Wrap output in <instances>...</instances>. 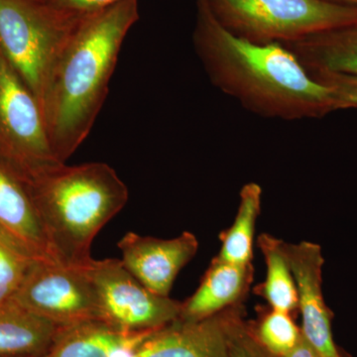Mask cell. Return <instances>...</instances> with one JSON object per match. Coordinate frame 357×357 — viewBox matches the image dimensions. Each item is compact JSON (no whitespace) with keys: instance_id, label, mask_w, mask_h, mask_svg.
<instances>
[{"instance_id":"1","label":"cell","mask_w":357,"mask_h":357,"mask_svg":"<svg viewBox=\"0 0 357 357\" xmlns=\"http://www.w3.org/2000/svg\"><path fill=\"white\" fill-rule=\"evenodd\" d=\"M192 43L213 86L252 114L294 121L342 110L335 91L312 77L287 47L239 38L204 0H197Z\"/></svg>"},{"instance_id":"2","label":"cell","mask_w":357,"mask_h":357,"mask_svg":"<svg viewBox=\"0 0 357 357\" xmlns=\"http://www.w3.org/2000/svg\"><path fill=\"white\" fill-rule=\"evenodd\" d=\"M138 20V0H122L84 14L59 56L45 86L41 107L52 150L61 163L91 132L122 44Z\"/></svg>"},{"instance_id":"3","label":"cell","mask_w":357,"mask_h":357,"mask_svg":"<svg viewBox=\"0 0 357 357\" xmlns=\"http://www.w3.org/2000/svg\"><path fill=\"white\" fill-rule=\"evenodd\" d=\"M26 178L56 261L86 267L96 234L128 204L123 181L102 162L55 164Z\"/></svg>"},{"instance_id":"4","label":"cell","mask_w":357,"mask_h":357,"mask_svg":"<svg viewBox=\"0 0 357 357\" xmlns=\"http://www.w3.org/2000/svg\"><path fill=\"white\" fill-rule=\"evenodd\" d=\"M204 1L225 29L255 44H290L357 24V6L328 0Z\"/></svg>"},{"instance_id":"5","label":"cell","mask_w":357,"mask_h":357,"mask_svg":"<svg viewBox=\"0 0 357 357\" xmlns=\"http://www.w3.org/2000/svg\"><path fill=\"white\" fill-rule=\"evenodd\" d=\"M81 16L47 0H0V51L40 105L51 70Z\"/></svg>"},{"instance_id":"6","label":"cell","mask_w":357,"mask_h":357,"mask_svg":"<svg viewBox=\"0 0 357 357\" xmlns=\"http://www.w3.org/2000/svg\"><path fill=\"white\" fill-rule=\"evenodd\" d=\"M0 157L26 178L61 163L52 150L38 98L0 51Z\"/></svg>"},{"instance_id":"7","label":"cell","mask_w":357,"mask_h":357,"mask_svg":"<svg viewBox=\"0 0 357 357\" xmlns=\"http://www.w3.org/2000/svg\"><path fill=\"white\" fill-rule=\"evenodd\" d=\"M84 269L95 287L100 321L119 332H152L180 316L182 302L148 290L121 260L91 259Z\"/></svg>"},{"instance_id":"8","label":"cell","mask_w":357,"mask_h":357,"mask_svg":"<svg viewBox=\"0 0 357 357\" xmlns=\"http://www.w3.org/2000/svg\"><path fill=\"white\" fill-rule=\"evenodd\" d=\"M11 301L59 326L100 321L95 287L84 268L35 260Z\"/></svg>"},{"instance_id":"9","label":"cell","mask_w":357,"mask_h":357,"mask_svg":"<svg viewBox=\"0 0 357 357\" xmlns=\"http://www.w3.org/2000/svg\"><path fill=\"white\" fill-rule=\"evenodd\" d=\"M299 295L303 337L321 357H347L333 340V312L326 306L323 295V252L319 244H284Z\"/></svg>"},{"instance_id":"10","label":"cell","mask_w":357,"mask_h":357,"mask_svg":"<svg viewBox=\"0 0 357 357\" xmlns=\"http://www.w3.org/2000/svg\"><path fill=\"white\" fill-rule=\"evenodd\" d=\"M121 261L126 269L157 295L169 297L178 272L199 249L192 232L185 231L173 239H160L128 232L119 243Z\"/></svg>"},{"instance_id":"11","label":"cell","mask_w":357,"mask_h":357,"mask_svg":"<svg viewBox=\"0 0 357 357\" xmlns=\"http://www.w3.org/2000/svg\"><path fill=\"white\" fill-rule=\"evenodd\" d=\"M0 238L33 260L58 263L52 255L27 178L1 157Z\"/></svg>"},{"instance_id":"12","label":"cell","mask_w":357,"mask_h":357,"mask_svg":"<svg viewBox=\"0 0 357 357\" xmlns=\"http://www.w3.org/2000/svg\"><path fill=\"white\" fill-rule=\"evenodd\" d=\"M239 305L201 321L176 319L148 335L135 357H230L227 328Z\"/></svg>"},{"instance_id":"13","label":"cell","mask_w":357,"mask_h":357,"mask_svg":"<svg viewBox=\"0 0 357 357\" xmlns=\"http://www.w3.org/2000/svg\"><path fill=\"white\" fill-rule=\"evenodd\" d=\"M255 267L225 261L215 256L204 273L199 288L182 302L183 321H201L229 307L243 304L253 281Z\"/></svg>"},{"instance_id":"14","label":"cell","mask_w":357,"mask_h":357,"mask_svg":"<svg viewBox=\"0 0 357 357\" xmlns=\"http://www.w3.org/2000/svg\"><path fill=\"white\" fill-rule=\"evenodd\" d=\"M284 46L309 73L357 77V24L319 33Z\"/></svg>"},{"instance_id":"15","label":"cell","mask_w":357,"mask_h":357,"mask_svg":"<svg viewBox=\"0 0 357 357\" xmlns=\"http://www.w3.org/2000/svg\"><path fill=\"white\" fill-rule=\"evenodd\" d=\"M60 326L16 303L0 306V357H42Z\"/></svg>"},{"instance_id":"16","label":"cell","mask_w":357,"mask_h":357,"mask_svg":"<svg viewBox=\"0 0 357 357\" xmlns=\"http://www.w3.org/2000/svg\"><path fill=\"white\" fill-rule=\"evenodd\" d=\"M258 248L266 263V279L256 286L255 292L266 301L267 306L293 314L299 311V295L297 284L284 244L285 241L271 234L258 237Z\"/></svg>"},{"instance_id":"17","label":"cell","mask_w":357,"mask_h":357,"mask_svg":"<svg viewBox=\"0 0 357 357\" xmlns=\"http://www.w3.org/2000/svg\"><path fill=\"white\" fill-rule=\"evenodd\" d=\"M128 335L102 321L60 326L50 349L42 357H109Z\"/></svg>"},{"instance_id":"18","label":"cell","mask_w":357,"mask_h":357,"mask_svg":"<svg viewBox=\"0 0 357 357\" xmlns=\"http://www.w3.org/2000/svg\"><path fill=\"white\" fill-rule=\"evenodd\" d=\"M262 189L256 183H248L239 192L236 217L231 227L220 234L222 243L218 257L236 264L252 263L255 227L261 211Z\"/></svg>"},{"instance_id":"19","label":"cell","mask_w":357,"mask_h":357,"mask_svg":"<svg viewBox=\"0 0 357 357\" xmlns=\"http://www.w3.org/2000/svg\"><path fill=\"white\" fill-rule=\"evenodd\" d=\"M248 325L258 342L275 356L292 351L302 337L292 314L269 306L257 307V319L248 321Z\"/></svg>"},{"instance_id":"20","label":"cell","mask_w":357,"mask_h":357,"mask_svg":"<svg viewBox=\"0 0 357 357\" xmlns=\"http://www.w3.org/2000/svg\"><path fill=\"white\" fill-rule=\"evenodd\" d=\"M33 261L35 260L0 238V306L13 299Z\"/></svg>"},{"instance_id":"21","label":"cell","mask_w":357,"mask_h":357,"mask_svg":"<svg viewBox=\"0 0 357 357\" xmlns=\"http://www.w3.org/2000/svg\"><path fill=\"white\" fill-rule=\"evenodd\" d=\"M243 305H239L227 328V344L230 357H277L267 351L251 332L244 319Z\"/></svg>"},{"instance_id":"22","label":"cell","mask_w":357,"mask_h":357,"mask_svg":"<svg viewBox=\"0 0 357 357\" xmlns=\"http://www.w3.org/2000/svg\"><path fill=\"white\" fill-rule=\"evenodd\" d=\"M310 75L335 91L340 109H357V77L325 72Z\"/></svg>"},{"instance_id":"23","label":"cell","mask_w":357,"mask_h":357,"mask_svg":"<svg viewBox=\"0 0 357 357\" xmlns=\"http://www.w3.org/2000/svg\"><path fill=\"white\" fill-rule=\"evenodd\" d=\"M53 6L63 10L84 15L96 11L102 10L114 4L119 3L122 0H47Z\"/></svg>"},{"instance_id":"24","label":"cell","mask_w":357,"mask_h":357,"mask_svg":"<svg viewBox=\"0 0 357 357\" xmlns=\"http://www.w3.org/2000/svg\"><path fill=\"white\" fill-rule=\"evenodd\" d=\"M278 357V356H277ZM279 357H321L319 356L318 351L312 347L309 342L305 340V337H301L299 342L296 344L292 351L288 352V354H284V356Z\"/></svg>"},{"instance_id":"25","label":"cell","mask_w":357,"mask_h":357,"mask_svg":"<svg viewBox=\"0 0 357 357\" xmlns=\"http://www.w3.org/2000/svg\"><path fill=\"white\" fill-rule=\"evenodd\" d=\"M335 3L345 4V6H357V0H328Z\"/></svg>"},{"instance_id":"26","label":"cell","mask_w":357,"mask_h":357,"mask_svg":"<svg viewBox=\"0 0 357 357\" xmlns=\"http://www.w3.org/2000/svg\"><path fill=\"white\" fill-rule=\"evenodd\" d=\"M345 356H347V357H352V356H351V354H347H347H345Z\"/></svg>"}]
</instances>
